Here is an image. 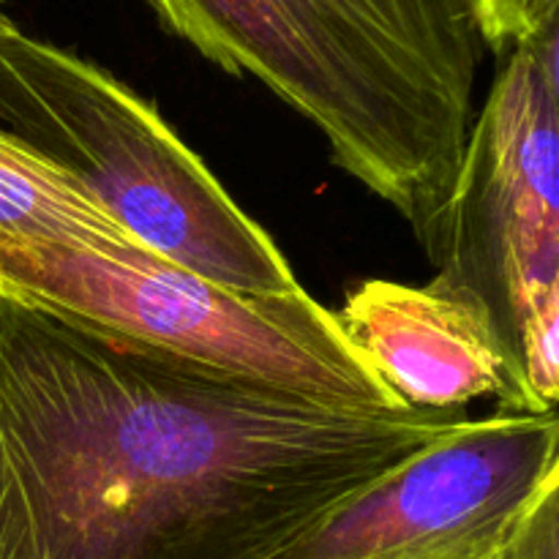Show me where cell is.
<instances>
[{
  "label": "cell",
  "instance_id": "1",
  "mask_svg": "<svg viewBox=\"0 0 559 559\" xmlns=\"http://www.w3.org/2000/svg\"><path fill=\"white\" fill-rule=\"evenodd\" d=\"M464 420L317 402L0 295V559H282Z\"/></svg>",
  "mask_w": 559,
  "mask_h": 559
},
{
  "label": "cell",
  "instance_id": "2",
  "mask_svg": "<svg viewBox=\"0 0 559 559\" xmlns=\"http://www.w3.org/2000/svg\"><path fill=\"white\" fill-rule=\"evenodd\" d=\"M227 74L298 109L336 167L396 207L431 251L486 58L473 0H147Z\"/></svg>",
  "mask_w": 559,
  "mask_h": 559
},
{
  "label": "cell",
  "instance_id": "3",
  "mask_svg": "<svg viewBox=\"0 0 559 559\" xmlns=\"http://www.w3.org/2000/svg\"><path fill=\"white\" fill-rule=\"evenodd\" d=\"M0 131L162 260L238 293L300 289L276 240L151 102L20 27L0 33Z\"/></svg>",
  "mask_w": 559,
  "mask_h": 559
},
{
  "label": "cell",
  "instance_id": "4",
  "mask_svg": "<svg viewBox=\"0 0 559 559\" xmlns=\"http://www.w3.org/2000/svg\"><path fill=\"white\" fill-rule=\"evenodd\" d=\"M0 295L317 402L407 409L304 287L249 295L147 249L0 240Z\"/></svg>",
  "mask_w": 559,
  "mask_h": 559
},
{
  "label": "cell",
  "instance_id": "5",
  "mask_svg": "<svg viewBox=\"0 0 559 559\" xmlns=\"http://www.w3.org/2000/svg\"><path fill=\"white\" fill-rule=\"evenodd\" d=\"M435 282L495 322L538 413L559 396V20L516 44L475 112Z\"/></svg>",
  "mask_w": 559,
  "mask_h": 559
},
{
  "label": "cell",
  "instance_id": "6",
  "mask_svg": "<svg viewBox=\"0 0 559 559\" xmlns=\"http://www.w3.org/2000/svg\"><path fill=\"white\" fill-rule=\"evenodd\" d=\"M551 480H559L555 409H497L464 420L282 559H500Z\"/></svg>",
  "mask_w": 559,
  "mask_h": 559
},
{
  "label": "cell",
  "instance_id": "7",
  "mask_svg": "<svg viewBox=\"0 0 559 559\" xmlns=\"http://www.w3.org/2000/svg\"><path fill=\"white\" fill-rule=\"evenodd\" d=\"M333 314L407 407L453 413L478 399H497V409L538 413L489 311L462 289L371 278Z\"/></svg>",
  "mask_w": 559,
  "mask_h": 559
},
{
  "label": "cell",
  "instance_id": "8",
  "mask_svg": "<svg viewBox=\"0 0 559 559\" xmlns=\"http://www.w3.org/2000/svg\"><path fill=\"white\" fill-rule=\"evenodd\" d=\"M0 240L142 249L115 218L0 131Z\"/></svg>",
  "mask_w": 559,
  "mask_h": 559
},
{
  "label": "cell",
  "instance_id": "9",
  "mask_svg": "<svg viewBox=\"0 0 559 559\" xmlns=\"http://www.w3.org/2000/svg\"><path fill=\"white\" fill-rule=\"evenodd\" d=\"M486 49L506 52L559 20V0H473Z\"/></svg>",
  "mask_w": 559,
  "mask_h": 559
},
{
  "label": "cell",
  "instance_id": "10",
  "mask_svg": "<svg viewBox=\"0 0 559 559\" xmlns=\"http://www.w3.org/2000/svg\"><path fill=\"white\" fill-rule=\"evenodd\" d=\"M500 559H559V480H551L524 511Z\"/></svg>",
  "mask_w": 559,
  "mask_h": 559
},
{
  "label": "cell",
  "instance_id": "11",
  "mask_svg": "<svg viewBox=\"0 0 559 559\" xmlns=\"http://www.w3.org/2000/svg\"><path fill=\"white\" fill-rule=\"evenodd\" d=\"M14 22L9 20V14H5V9H3V0H0V33H9V31H14Z\"/></svg>",
  "mask_w": 559,
  "mask_h": 559
}]
</instances>
